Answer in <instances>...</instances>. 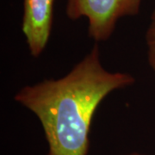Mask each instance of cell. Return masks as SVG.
<instances>
[{
    "instance_id": "1",
    "label": "cell",
    "mask_w": 155,
    "mask_h": 155,
    "mask_svg": "<svg viewBox=\"0 0 155 155\" xmlns=\"http://www.w3.org/2000/svg\"><path fill=\"white\" fill-rule=\"evenodd\" d=\"M134 83L130 73L106 70L96 43L67 75L25 85L14 99L39 119L48 144L46 155H87L100 104L112 91Z\"/></svg>"
},
{
    "instance_id": "2",
    "label": "cell",
    "mask_w": 155,
    "mask_h": 155,
    "mask_svg": "<svg viewBox=\"0 0 155 155\" xmlns=\"http://www.w3.org/2000/svg\"><path fill=\"white\" fill-rule=\"evenodd\" d=\"M142 0H67L66 14L76 21L88 19V35L96 42L110 38L120 18L136 16Z\"/></svg>"
},
{
    "instance_id": "3",
    "label": "cell",
    "mask_w": 155,
    "mask_h": 155,
    "mask_svg": "<svg viewBox=\"0 0 155 155\" xmlns=\"http://www.w3.org/2000/svg\"><path fill=\"white\" fill-rule=\"evenodd\" d=\"M54 0H23L22 31L30 55L37 58L49 41Z\"/></svg>"
},
{
    "instance_id": "4",
    "label": "cell",
    "mask_w": 155,
    "mask_h": 155,
    "mask_svg": "<svg viewBox=\"0 0 155 155\" xmlns=\"http://www.w3.org/2000/svg\"><path fill=\"white\" fill-rule=\"evenodd\" d=\"M146 44L147 49V61L155 72V9L153 11L148 28L146 32Z\"/></svg>"
},
{
    "instance_id": "5",
    "label": "cell",
    "mask_w": 155,
    "mask_h": 155,
    "mask_svg": "<svg viewBox=\"0 0 155 155\" xmlns=\"http://www.w3.org/2000/svg\"><path fill=\"white\" fill-rule=\"evenodd\" d=\"M127 155H143V154H140V153H131V154H127Z\"/></svg>"
}]
</instances>
